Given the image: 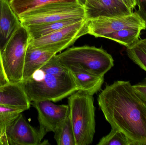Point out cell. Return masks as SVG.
<instances>
[{"mask_svg":"<svg viewBox=\"0 0 146 145\" xmlns=\"http://www.w3.org/2000/svg\"><path fill=\"white\" fill-rule=\"evenodd\" d=\"M88 34L96 37H103L110 32L123 29H146V21L135 11L121 16H100L87 20Z\"/></svg>","mask_w":146,"mask_h":145,"instance_id":"8","label":"cell"},{"mask_svg":"<svg viewBox=\"0 0 146 145\" xmlns=\"http://www.w3.org/2000/svg\"><path fill=\"white\" fill-rule=\"evenodd\" d=\"M58 145H76L74 135L69 116L54 132Z\"/></svg>","mask_w":146,"mask_h":145,"instance_id":"20","label":"cell"},{"mask_svg":"<svg viewBox=\"0 0 146 145\" xmlns=\"http://www.w3.org/2000/svg\"><path fill=\"white\" fill-rule=\"evenodd\" d=\"M133 11L137 6L136 0H117Z\"/></svg>","mask_w":146,"mask_h":145,"instance_id":"26","label":"cell"},{"mask_svg":"<svg viewBox=\"0 0 146 145\" xmlns=\"http://www.w3.org/2000/svg\"><path fill=\"white\" fill-rule=\"evenodd\" d=\"M138 7L137 12L146 21V0H136Z\"/></svg>","mask_w":146,"mask_h":145,"instance_id":"25","label":"cell"},{"mask_svg":"<svg viewBox=\"0 0 146 145\" xmlns=\"http://www.w3.org/2000/svg\"><path fill=\"white\" fill-rule=\"evenodd\" d=\"M85 19L73 18L45 24L31 25L25 26L27 29L30 39H36L69 26Z\"/></svg>","mask_w":146,"mask_h":145,"instance_id":"16","label":"cell"},{"mask_svg":"<svg viewBox=\"0 0 146 145\" xmlns=\"http://www.w3.org/2000/svg\"><path fill=\"white\" fill-rule=\"evenodd\" d=\"M88 34V20H82L69 26L36 39L30 40L29 46L57 54L72 45L79 38Z\"/></svg>","mask_w":146,"mask_h":145,"instance_id":"7","label":"cell"},{"mask_svg":"<svg viewBox=\"0 0 146 145\" xmlns=\"http://www.w3.org/2000/svg\"><path fill=\"white\" fill-rule=\"evenodd\" d=\"M31 104L37 111L39 129L45 135L54 133L69 116L68 104H55L49 100L33 101Z\"/></svg>","mask_w":146,"mask_h":145,"instance_id":"9","label":"cell"},{"mask_svg":"<svg viewBox=\"0 0 146 145\" xmlns=\"http://www.w3.org/2000/svg\"><path fill=\"white\" fill-rule=\"evenodd\" d=\"M56 54L51 51L32 48L28 45L26 53L22 81L30 77Z\"/></svg>","mask_w":146,"mask_h":145,"instance_id":"14","label":"cell"},{"mask_svg":"<svg viewBox=\"0 0 146 145\" xmlns=\"http://www.w3.org/2000/svg\"><path fill=\"white\" fill-rule=\"evenodd\" d=\"M84 8L87 20L100 16H121L133 12L117 0H86Z\"/></svg>","mask_w":146,"mask_h":145,"instance_id":"11","label":"cell"},{"mask_svg":"<svg viewBox=\"0 0 146 145\" xmlns=\"http://www.w3.org/2000/svg\"><path fill=\"white\" fill-rule=\"evenodd\" d=\"M56 56L69 71L80 70L101 76L114 66L111 55L103 48L94 46L72 47Z\"/></svg>","mask_w":146,"mask_h":145,"instance_id":"3","label":"cell"},{"mask_svg":"<svg viewBox=\"0 0 146 145\" xmlns=\"http://www.w3.org/2000/svg\"><path fill=\"white\" fill-rule=\"evenodd\" d=\"M23 111L17 108L0 105V145H9L7 131L10 125Z\"/></svg>","mask_w":146,"mask_h":145,"instance_id":"17","label":"cell"},{"mask_svg":"<svg viewBox=\"0 0 146 145\" xmlns=\"http://www.w3.org/2000/svg\"><path fill=\"white\" fill-rule=\"evenodd\" d=\"M78 90L94 95L101 89L104 76L80 70L70 71Z\"/></svg>","mask_w":146,"mask_h":145,"instance_id":"15","label":"cell"},{"mask_svg":"<svg viewBox=\"0 0 146 145\" xmlns=\"http://www.w3.org/2000/svg\"><path fill=\"white\" fill-rule=\"evenodd\" d=\"M138 94L146 101V77L141 82L133 85Z\"/></svg>","mask_w":146,"mask_h":145,"instance_id":"23","label":"cell"},{"mask_svg":"<svg viewBox=\"0 0 146 145\" xmlns=\"http://www.w3.org/2000/svg\"><path fill=\"white\" fill-rule=\"evenodd\" d=\"M10 5L19 18L21 16L40 6L56 2L77 3V0H9Z\"/></svg>","mask_w":146,"mask_h":145,"instance_id":"19","label":"cell"},{"mask_svg":"<svg viewBox=\"0 0 146 145\" xmlns=\"http://www.w3.org/2000/svg\"><path fill=\"white\" fill-rule=\"evenodd\" d=\"M31 104L21 83H9L0 87V105L17 108L24 112L30 109Z\"/></svg>","mask_w":146,"mask_h":145,"instance_id":"12","label":"cell"},{"mask_svg":"<svg viewBox=\"0 0 146 145\" xmlns=\"http://www.w3.org/2000/svg\"><path fill=\"white\" fill-rule=\"evenodd\" d=\"M30 40L27 29L21 24L1 49L3 67L10 83H19L23 80L26 53Z\"/></svg>","mask_w":146,"mask_h":145,"instance_id":"5","label":"cell"},{"mask_svg":"<svg viewBox=\"0 0 146 145\" xmlns=\"http://www.w3.org/2000/svg\"><path fill=\"white\" fill-rule=\"evenodd\" d=\"M21 83L31 102H58L78 90L71 72L60 63L56 55Z\"/></svg>","mask_w":146,"mask_h":145,"instance_id":"2","label":"cell"},{"mask_svg":"<svg viewBox=\"0 0 146 145\" xmlns=\"http://www.w3.org/2000/svg\"><path fill=\"white\" fill-rule=\"evenodd\" d=\"M86 1V0H77V3L83 7L85 6Z\"/></svg>","mask_w":146,"mask_h":145,"instance_id":"27","label":"cell"},{"mask_svg":"<svg viewBox=\"0 0 146 145\" xmlns=\"http://www.w3.org/2000/svg\"><path fill=\"white\" fill-rule=\"evenodd\" d=\"M68 103L76 145L91 144L96 125L93 95L78 90L69 96Z\"/></svg>","mask_w":146,"mask_h":145,"instance_id":"4","label":"cell"},{"mask_svg":"<svg viewBox=\"0 0 146 145\" xmlns=\"http://www.w3.org/2000/svg\"><path fill=\"white\" fill-rule=\"evenodd\" d=\"M9 83V82L3 67L2 58L1 51L0 48V87L4 86Z\"/></svg>","mask_w":146,"mask_h":145,"instance_id":"24","label":"cell"},{"mask_svg":"<svg viewBox=\"0 0 146 145\" xmlns=\"http://www.w3.org/2000/svg\"><path fill=\"white\" fill-rule=\"evenodd\" d=\"M141 31V29L135 28L123 29L108 33L103 37L112 40L128 48L140 39Z\"/></svg>","mask_w":146,"mask_h":145,"instance_id":"18","label":"cell"},{"mask_svg":"<svg viewBox=\"0 0 146 145\" xmlns=\"http://www.w3.org/2000/svg\"><path fill=\"white\" fill-rule=\"evenodd\" d=\"M97 145H132V143L122 132L115 128L111 127L109 134L103 137Z\"/></svg>","mask_w":146,"mask_h":145,"instance_id":"22","label":"cell"},{"mask_svg":"<svg viewBox=\"0 0 146 145\" xmlns=\"http://www.w3.org/2000/svg\"><path fill=\"white\" fill-rule=\"evenodd\" d=\"M45 135L31 126L24 116L20 114L7 131L9 145H39Z\"/></svg>","mask_w":146,"mask_h":145,"instance_id":"10","label":"cell"},{"mask_svg":"<svg viewBox=\"0 0 146 145\" xmlns=\"http://www.w3.org/2000/svg\"><path fill=\"white\" fill-rule=\"evenodd\" d=\"M126 52L129 58L146 72V38L127 48Z\"/></svg>","mask_w":146,"mask_h":145,"instance_id":"21","label":"cell"},{"mask_svg":"<svg viewBox=\"0 0 146 145\" xmlns=\"http://www.w3.org/2000/svg\"><path fill=\"white\" fill-rule=\"evenodd\" d=\"M98 101L111 127L122 132L132 145H146V101L129 81L106 86Z\"/></svg>","mask_w":146,"mask_h":145,"instance_id":"1","label":"cell"},{"mask_svg":"<svg viewBox=\"0 0 146 145\" xmlns=\"http://www.w3.org/2000/svg\"><path fill=\"white\" fill-rule=\"evenodd\" d=\"M21 25L19 18L11 7L9 0H0V48L1 49Z\"/></svg>","mask_w":146,"mask_h":145,"instance_id":"13","label":"cell"},{"mask_svg":"<svg viewBox=\"0 0 146 145\" xmlns=\"http://www.w3.org/2000/svg\"><path fill=\"white\" fill-rule=\"evenodd\" d=\"M73 18L86 19L84 7L78 3L56 2L40 6L19 18L24 26Z\"/></svg>","mask_w":146,"mask_h":145,"instance_id":"6","label":"cell"}]
</instances>
